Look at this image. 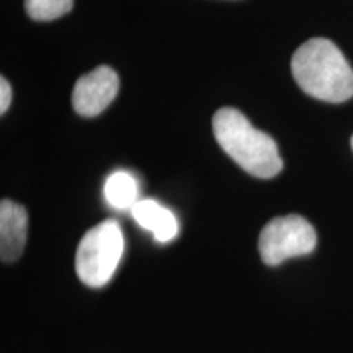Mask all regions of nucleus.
I'll return each mask as SVG.
<instances>
[{
    "label": "nucleus",
    "mask_w": 353,
    "mask_h": 353,
    "mask_svg": "<svg viewBox=\"0 0 353 353\" xmlns=\"http://www.w3.org/2000/svg\"><path fill=\"white\" fill-rule=\"evenodd\" d=\"M294 81L317 100L342 103L353 97V69L327 38H312L291 59Z\"/></svg>",
    "instance_id": "nucleus-1"
},
{
    "label": "nucleus",
    "mask_w": 353,
    "mask_h": 353,
    "mask_svg": "<svg viewBox=\"0 0 353 353\" xmlns=\"http://www.w3.org/2000/svg\"><path fill=\"white\" fill-rule=\"evenodd\" d=\"M213 132L223 151L247 174L272 179L283 169L275 141L250 125L239 110H218L213 117Z\"/></svg>",
    "instance_id": "nucleus-2"
},
{
    "label": "nucleus",
    "mask_w": 353,
    "mask_h": 353,
    "mask_svg": "<svg viewBox=\"0 0 353 353\" xmlns=\"http://www.w3.org/2000/svg\"><path fill=\"white\" fill-rule=\"evenodd\" d=\"M125 252V236L114 219L83 234L76 254V272L83 285L101 288L112 280Z\"/></svg>",
    "instance_id": "nucleus-3"
},
{
    "label": "nucleus",
    "mask_w": 353,
    "mask_h": 353,
    "mask_svg": "<svg viewBox=\"0 0 353 353\" xmlns=\"http://www.w3.org/2000/svg\"><path fill=\"white\" fill-rule=\"evenodd\" d=\"M316 229L303 216L290 214L265 224L259 237V252L265 265L276 267L291 257H301L316 249Z\"/></svg>",
    "instance_id": "nucleus-4"
},
{
    "label": "nucleus",
    "mask_w": 353,
    "mask_h": 353,
    "mask_svg": "<svg viewBox=\"0 0 353 353\" xmlns=\"http://www.w3.org/2000/svg\"><path fill=\"white\" fill-rule=\"evenodd\" d=\"M118 88V74L108 65H100L76 82L72 92L74 110L81 117H97L112 103Z\"/></svg>",
    "instance_id": "nucleus-5"
},
{
    "label": "nucleus",
    "mask_w": 353,
    "mask_h": 353,
    "mask_svg": "<svg viewBox=\"0 0 353 353\" xmlns=\"http://www.w3.org/2000/svg\"><path fill=\"white\" fill-rule=\"evenodd\" d=\"M28 234V214L23 206L12 200L0 203V257L12 263L20 259Z\"/></svg>",
    "instance_id": "nucleus-6"
},
{
    "label": "nucleus",
    "mask_w": 353,
    "mask_h": 353,
    "mask_svg": "<svg viewBox=\"0 0 353 353\" xmlns=\"http://www.w3.org/2000/svg\"><path fill=\"white\" fill-rule=\"evenodd\" d=\"M132 218L141 228L154 234L157 242H170L179 234V221L170 210L164 208L154 200H139L131 210Z\"/></svg>",
    "instance_id": "nucleus-7"
},
{
    "label": "nucleus",
    "mask_w": 353,
    "mask_h": 353,
    "mask_svg": "<svg viewBox=\"0 0 353 353\" xmlns=\"http://www.w3.org/2000/svg\"><path fill=\"white\" fill-rule=\"evenodd\" d=\"M105 198L113 208L132 210L138 203V182L128 172H114L105 183Z\"/></svg>",
    "instance_id": "nucleus-8"
},
{
    "label": "nucleus",
    "mask_w": 353,
    "mask_h": 353,
    "mask_svg": "<svg viewBox=\"0 0 353 353\" xmlns=\"http://www.w3.org/2000/svg\"><path fill=\"white\" fill-rule=\"evenodd\" d=\"M74 0H25V8L30 19L37 21H51L70 12Z\"/></svg>",
    "instance_id": "nucleus-9"
},
{
    "label": "nucleus",
    "mask_w": 353,
    "mask_h": 353,
    "mask_svg": "<svg viewBox=\"0 0 353 353\" xmlns=\"http://www.w3.org/2000/svg\"><path fill=\"white\" fill-rule=\"evenodd\" d=\"M12 101V88L6 77L0 79V113H6Z\"/></svg>",
    "instance_id": "nucleus-10"
},
{
    "label": "nucleus",
    "mask_w": 353,
    "mask_h": 353,
    "mask_svg": "<svg viewBox=\"0 0 353 353\" xmlns=\"http://www.w3.org/2000/svg\"><path fill=\"white\" fill-rule=\"evenodd\" d=\"M352 148H353V136H352Z\"/></svg>",
    "instance_id": "nucleus-11"
}]
</instances>
